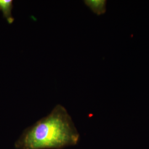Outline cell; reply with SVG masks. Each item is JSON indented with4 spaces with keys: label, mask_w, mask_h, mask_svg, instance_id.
Instances as JSON below:
<instances>
[{
    "label": "cell",
    "mask_w": 149,
    "mask_h": 149,
    "mask_svg": "<svg viewBox=\"0 0 149 149\" xmlns=\"http://www.w3.org/2000/svg\"><path fill=\"white\" fill-rule=\"evenodd\" d=\"M80 134L64 107L58 104L47 116L24 130L16 149H61L78 143Z\"/></svg>",
    "instance_id": "1"
},
{
    "label": "cell",
    "mask_w": 149,
    "mask_h": 149,
    "mask_svg": "<svg viewBox=\"0 0 149 149\" xmlns=\"http://www.w3.org/2000/svg\"><path fill=\"white\" fill-rule=\"evenodd\" d=\"M12 0H0V11H2L3 16L9 24H12L14 22V18L12 16Z\"/></svg>",
    "instance_id": "3"
},
{
    "label": "cell",
    "mask_w": 149,
    "mask_h": 149,
    "mask_svg": "<svg viewBox=\"0 0 149 149\" xmlns=\"http://www.w3.org/2000/svg\"><path fill=\"white\" fill-rule=\"evenodd\" d=\"M85 3L97 15H102L106 11V1L87 0L85 1Z\"/></svg>",
    "instance_id": "2"
}]
</instances>
